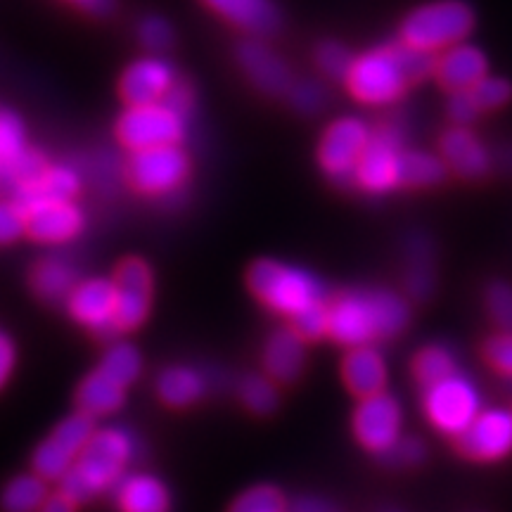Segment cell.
I'll return each mask as SVG.
<instances>
[{
    "label": "cell",
    "instance_id": "1",
    "mask_svg": "<svg viewBox=\"0 0 512 512\" xmlns=\"http://www.w3.org/2000/svg\"><path fill=\"white\" fill-rule=\"evenodd\" d=\"M411 323V304L392 290H349L330 302L328 337L342 347H373L401 335Z\"/></svg>",
    "mask_w": 512,
    "mask_h": 512
},
{
    "label": "cell",
    "instance_id": "2",
    "mask_svg": "<svg viewBox=\"0 0 512 512\" xmlns=\"http://www.w3.org/2000/svg\"><path fill=\"white\" fill-rule=\"evenodd\" d=\"M136 456V439L124 427H105L93 434L88 446L76 460L67 477L60 482V491L76 505L93 501L105 491H114L126 477V467Z\"/></svg>",
    "mask_w": 512,
    "mask_h": 512
},
{
    "label": "cell",
    "instance_id": "3",
    "mask_svg": "<svg viewBox=\"0 0 512 512\" xmlns=\"http://www.w3.org/2000/svg\"><path fill=\"white\" fill-rule=\"evenodd\" d=\"M247 285L266 309L290 320L313 306L328 304V292L316 275L278 259H256L247 271Z\"/></svg>",
    "mask_w": 512,
    "mask_h": 512
},
{
    "label": "cell",
    "instance_id": "4",
    "mask_svg": "<svg viewBox=\"0 0 512 512\" xmlns=\"http://www.w3.org/2000/svg\"><path fill=\"white\" fill-rule=\"evenodd\" d=\"M475 29V12L465 0H434L415 8L401 24V41L425 53L465 43Z\"/></svg>",
    "mask_w": 512,
    "mask_h": 512
},
{
    "label": "cell",
    "instance_id": "5",
    "mask_svg": "<svg viewBox=\"0 0 512 512\" xmlns=\"http://www.w3.org/2000/svg\"><path fill=\"white\" fill-rule=\"evenodd\" d=\"M411 86L394 46H382L358 55L347 76V88L363 105H392Z\"/></svg>",
    "mask_w": 512,
    "mask_h": 512
},
{
    "label": "cell",
    "instance_id": "6",
    "mask_svg": "<svg viewBox=\"0 0 512 512\" xmlns=\"http://www.w3.org/2000/svg\"><path fill=\"white\" fill-rule=\"evenodd\" d=\"M192 162L181 145L131 152L126 162V181L145 197H169L188 183Z\"/></svg>",
    "mask_w": 512,
    "mask_h": 512
},
{
    "label": "cell",
    "instance_id": "7",
    "mask_svg": "<svg viewBox=\"0 0 512 512\" xmlns=\"http://www.w3.org/2000/svg\"><path fill=\"white\" fill-rule=\"evenodd\" d=\"M422 408L434 430L458 439L482 413V396L470 377L456 373L425 389Z\"/></svg>",
    "mask_w": 512,
    "mask_h": 512
},
{
    "label": "cell",
    "instance_id": "8",
    "mask_svg": "<svg viewBox=\"0 0 512 512\" xmlns=\"http://www.w3.org/2000/svg\"><path fill=\"white\" fill-rule=\"evenodd\" d=\"M117 138L128 152L181 145L185 138V117L166 102L128 107L117 121Z\"/></svg>",
    "mask_w": 512,
    "mask_h": 512
},
{
    "label": "cell",
    "instance_id": "9",
    "mask_svg": "<svg viewBox=\"0 0 512 512\" xmlns=\"http://www.w3.org/2000/svg\"><path fill=\"white\" fill-rule=\"evenodd\" d=\"M95 432H98L95 430V420L88 418V415L74 413L64 418L53 434L34 451L31 463H34L36 475L46 479V482H62L72 472L76 460H79L83 448L88 446Z\"/></svg>",
    "mask_w": 512,
    "mask_h": 512
},
{
    "label": "cell",
    "instance_id": "10",
    "mask_svg": "<svg viewBox=\"0 0 512 512\" xmlns=\"http://www.w3.org/2000/svg\"><path fill=\"white\" fill-rule=\"evenodd\" d=\"M373 131L366 121L342 117L325 128L318 143V164L335 181H354V171L370 145Z\"/></svg>",
    "mask_w": 512,
    "mask_h": 512
},
{
    "label": "cell",
    "instance_id": "11",
    "mask_svg": "<svg viewBox=\"0 0 512 512\" xmlns=\"http://www.w3.org/2000/svg\"><path fill=\"white\" fill-rule=\"evenodd\" d=\"M114 287H117V316L114 330L133 332L145 323L152 309V294H155V275L145 259L126 256L119 261L114 271Z\"/></svg>",
    "mask_w": 512,
    "mask_h": 512
},
{
    "label": "cell",
    "instance_id": "12",
    "mask_svg": "<svg viewBox=\"0 0 512 512\" xmlns=\"http://www.w3.org/2000/svg\"><path fill=\"white\" fill-rule=\"evenodd\" d=\"M401 422L399 401L392 394L382 392L358 401L351 425L358 444L384 458L401 441Z\"/></svg>",
    "mask_w": 512,
    "mask_h": 512
},
{
    "label": "cell",
    "instance_id": "13",
    "mask_svg": "<svg viewBox=\"0 0 512 512\" xmlns=\"http://www.w3.org/2000/svg\"><path fill=\"white\" fill-rule=\"evenodd\" d=\"M401 136L394 128H380L370 138L361 162L354 171V183L370 195H384L401 188Z\"/></svg>",
    "mask_w": 512,
    "mask_h": 512
},
{
    "label": "cell",
    "instance_id": "14",
    "mask_svg": "<svg viewBox=\"0 0 512 512\" xmlns=\"http://www.w3.org/2000/svg\"><path fill=\"white\" fill-rule=\"evenodd\" d=\"M460 456L477 463H494L512 453V411L491 408L456 439Z\"/></svg>",
    "mask_w": 512,
    "mask_h": 512
},
{
    "label": "cell",
    "instance_id": "15",
    "mask_svg": "<svg viewBox=\"0 0 512 512\" xmlns=\"http://www.w3.org/2000/svg\"><path fill=\"white\" fill-rule=\"evenodd\" d=\"M178 76L169 62L162 57H143L128 64L121 74L119 93L128 107L159 105L176 86Z\"/></svg>",
    "mask_w": 512,
    "mask_h": 512
},
{
    "label": "cell",
    "instance_id": "16",
    "mask_svg": "<svg viewBox=\"0 0 512 512\" xmlns=\"http://www.w3.org/2000/svg\"><path fill=\"white\" fill-rule=\"evenodd\" d=\"M67 311L83 328L100 332L114 330V316H117V287L110 278L81 280L76 290L69 294Z\"/></svg>",
    "mask_w": 512,
    "mask_h": 512
},
{
    "label": "cell",
    "instance_id": "17",
    "mask_svg": "<svg viewBox=\"0 0 512 512\" xmlns=\"http://www.w3.org/2000/svg\"><path fill=\"white\" fill-rule=\"evenodd\" d=\"M235 57H238L240 69L245 72L247 79L261 93L287 95L292 91L294 79L290 64L275 53L271 46H266L261 38H247V41H242Z\"/></svg>",
    "mask_w": 512,
    "mask_h": 512
},
{
    "label": "cell",
    "instance_id": "18",
    "mask_svg": "<svg viewBox=\"0 0 512 512\" xmlns=\"http://www.w3.org/2000/svg\"><path fill=\"white\" fill-rule=\"evenodd\" d=\"M27 235L41 245H64L79 238L86 228V214L76 202H43L24 209Z\"/></svg>",
    "mask_w": 512,
    "mask_h": 512
},
{
    "label": "cell",
    "instance_id": "19",
    "mask_svg": "<svg viewBox=\"0 0 512 512\" xmlns=\"http://www.w3.org/2000/svg\"><path fill=\"white\" fill-rule=\"evenodd\" d=\"M439 152L448 171L465 178V181H479V178L489 176L491 166H494L491 150L472 128H448L439 140Z\"/></svg>",
    "mask_w": 512,
    "mask_h": 512
},
{
    "label": "cell",
    "instance_id": "20",
    "mask_svg": "<svg viewBox=\"0 0 512 512\" xmlns=\"http://www.w3.org/2000/svg\"><path fill=\"white\" fill-rule=\"evenodd\" d=\"M437 81L448 93H470L479 81L489 76V60L484 50L470 43L448 48L437 60Z\"/></svg>",
    "mask_w": 512,
    "mask_h": 512
},
{
    "label": "cell",
    "instance_id": "21",
    "mask_svg": "<svg viewBox=\"0 0 512 512\" xmlns=\"http://www.w3.org/2000/svg\"><path fill=\"white\" fill-rule=\"evenodd\" d=\"M228 24L256 38H266L280 29V10L273 0H202Z\"/></svg>",
    "mask_w": 512,
    "mask_h": 512
},
{
    "label": "cell",
    "instance_id": "22",
    "mask_svg": "<svg viewBox=\"0 0 512 512\" xmlns=\"http://www.w3.org/2000/svg\"><path fill=\"white\" fill-rule=\"evenodd\" d=\"M264 366L266 375L273 382L292 384L302 377L306 368V347L304 339L297 335L292 328L275 330L266 339L264 347Z\"/></svg>",
    "mask_w": 512,
    "mask_h": 512
},
{
    "label": "cell",
    "instance_id": "23",
    "mask_svg": "<svg viewBox=\"0 0 512 512\" xmlns=\"http://www.w3.org/2000/svg\"><path fill=\"white\" fill-rule=\"evenodd\" d=\"M342 377L351 394L368 399L387 387V363L375 347L349 349L342 361Z\"/></svg>",
    "mask_w": 512,
    "mask_h": 512
},
{
    "label": "cell",
    "instance_id": "24",
    "mask_svg": "<svg viewBox=\"0 0 512 512\" xmlns=\"http://www.w3.org/2000/svg\"><path fill=\"white\" fill-rule=\"evenodd\" d=\"M119 512H171V496L162 479L145 472L126 475L114 486Z\"/></svg>",
    "mask_w": 512,
    "mask_h": 512
},
{
    "label": "cell",
    "instance_id": "25",
    "mask_svg": "<svg viewBox=\"0 0 512 512\" xmlns=\"http://www.w3.org/2000/svg\"><path fill=\"white\" fill-rule=\"evenodd\" d=\"M81 190V178L72 166L50 164V169L34 183L24 185V188L15 190V202L22 209L34 207V204L43 202H74V197Z\"/></svg>",
    "mask_w": 512,
    "mask_h": 512
},
{
    "label": "cell",
    "instance_id": "26",
    "mask_svg": "<svg viewBox=\"0 0 512 512\" xmlns=\"http://www.w3.org/2000/svg\"><path fill=\"white\" fill-rule=\"evenodd\" d=\"M79 271H76L74 264H69L67 259L62 256H46L38 264L31 268L29 275V285L31 292L36 294L41 302L48 304H57V302H67L69 294L76 290L79 285Z\"/></svg>",
    "mask_w": 512,
    "mask_h": 512
},
{
    "label": "cell",
    "instance_id": "27",
    "mask_svg": "<svg viewBox=\"0 0 512 512\" xmlns=\"http://www.w3.org/2000/svg\"><path fill=\"white\" fill-rule=\"evenodd\" d=\"M126 403V389L105 377L100 370H93L76 387V408L88 418H107L121 411Z\"/></svg>",
    "mask_w": 512,
    "mask_h": 512
},
{
    "label": "cell",
    "instance_id": "28",
    "mask_svg": "<svg viewBox=\"0 0 512 512\" xmlns=\"http://www.w3.org/2000/svg\"><path fill=\"white\" fill-rule=\"evenodd\" d=\"M207 392V377L197 368L169 366L157 375V396L171 408H188Z\"/></svg>",
    "mask_w": 512,
    "mask_h": 512
},
{
    "label": "cell",
    "instance_id": "29",
    "mask_svg": "<svg viewBox=\"0 0 512 512\" xmlns=\"http://www.w3.org/2000/svg\"><path fill=\"white\" fill-rule=\"evenodd\" d=\"M448 166L441 157L425 150H403L401 188H434L444 183Z\"/></svg>",
    "mask_w": 512,
    "mask_h": 512
},
{
    "label": "cell",
    "instance_id": "30",
    "mask_svg": "<svg viewBox=\"0 0 512 512\" xmlns=\"http://www.w3.org/2000/svg\"><path fill=\"white\" fill-rule=\"evenodd\" d=\"M48 501L46 479L38 475H17L5 484L0 494L3 512H38Z\"/></svg>",
    "mask_w": 512,
    "mask_h": 512
},
{
    "label": "cell",
    "instance_id": "31",
    "mask_svg": "<svg viewBox=\"0 0 512 512\" xmlns=\"http://www.w3.org/2000/svg\"><path fill=\"white\" fill-rule=\"evenodd\" d=\"M408 273H406V290L413 299L425 302L434 292V252L432 242L418 235V242L408 249Z\"/></svg>",
    "mask_w": 512,
    "mask_h": 512
},
{
    "label": "cell",
    "instance_id": "32",
    "mask_svg": "<svg viewBox=\"0 0 512 512\" xmlns=\"http://www.w3.org/2000/svg\"><path fill=\"white\" fill-rule=\"evenodd\" d=\"M98 370L119 387H131L143 373V356L140 351L128 342H114L107 347L105 354L100 358Z\"/></svg>",
    "mask_w": 512,
    "mask_h": 512
},
{
    "label": "cell",
    "instance_id": "33",
    "mask_svg": "<svg viewBox=\"0 0 512 512\" xmlns=\"http://www.w3.org/2000/svg\"><path fill=\"white\" fill-rule=\"evenodd\" d=\"M456 373V356H453V351L444 347V344H427V347H422L413 358V375L425 389L444 382L446 377Z\"/></svg>",
    "mask_w": 512,
    "mask_h": 512
},
{
    "label": "cell",
    "instance_id": "34",
    "mask_svg": "<svg viewBox=\"0 0 512 512\" xmlns=\"http://www.w3.org/2000/svg\"><path fill=\"white\" fill-rule=\"evenodd\" d=\"M242 406L254 415H271L280 403L278 387L266 375H247L240 380L238 387Z\"/></svg>",
    "mask_w": 512,
    "mask_h": 512
},
{
    "label": "cell",
    "instance_id": "35",
    "mask_svg": "<svg viewBox=\"0 0 512 512\" xmlns=\"http://www.w3.org/2000/svg\"><path fill=\"white\" fill-rule=\"evenodd\" d=\"M228 512H290L283 491L273 484H256L230 503Z\"/></svg>",
    "mask_w": 512,
    "mask_h": 512
},
{
    "label": "cell",
    "instance_id": "36",
    "mask_svg": "<svg viewBox=\"0 0 512 512\" xmlns=\"http://www.w3.org/2000/svg\"><path fill=\"white\" fill-rule=\"evenodd\" d=\"M24 124L15 112L0 107V171L27 152Z\"/></svg>",
    "mask_w": 512,
    "mask_h": 512
},
{
    "label": "cell",
    "instance_id": "37",
    "mask_svg": "<svg viewBox=\"0 0 512 512\" xmlns=\"http://www.w3.org/2000/svg\"><path fill=\"white\" fill-rule=\"evenodd\" d=\"M48 169H50V162L43 152L27 150L22 157L15 159L10 166H5V169L0 171V178H3L12 190H19L24 188V185L34 183L36 178H41Z\"/></svg>",
    "mask_w": 512,
    "mask_h": 512
},
{
    "label": "cell",
    "instance_id": "38",
    "mask_svg": "<svg viewBox=\"0 0 512 512\" xmlns=\"http://www.w3.org/2000/svg\"><path fill=\"white\" fill-rule=\"evenodd\" d=\"M394 50H396V57H399L403 72H406L408 81H411V83L425 81L427 76L437 74V60H439V57L434 53H425V50L406 46L403 41L394 43Z\"/></svg>",
    "mask_w": 512,
    "mask_h": 512
},
{
    "label": "cell",
    "instance_id": "39",
    "mask_svg": "<svg viewBox=\"0 0 512 512\" xmlns=\"http://www.w3.org/2000/svg\"><path fill=\"white\" fill-rule=\"evenodd\" d=\"M354 62H356V57L351 55L349 50L337 41H325L316 48L318 69L323 74H328L330 79H344V81H347V76L351 72V67H354Z\"/></svg>",
    "mask_w": 512,
    "mask_h": 512
},
{
    "label": "cell",
    "instance_id": "40",
    "mask_svg": "<svg viewBox=\"0 0 512 512\" xmlns=\"http://www.w3.org/2000/svg\"><path fill=\"white\" fill-rule=\"evenodd\" d=\"M484 304L486 313L498 325V330L512 332V285L503 283V280L491 283L486 287Z\"/></svg>",
    "mask_w": 512,
    "mask_h": 512
},
{
    "label": "cell",
    "instance_id": "41",
    "mask_svg": "<svg viewBox=\"0 0 512 512\" xmlns=\"http://www.w3.org/2000/svg\"><path fill=\"white\" fill-rule=\"evenodd\" d=\"M470 93L479 105V110L494 112L501 110V107H505L512 100V83L503 79V76H486Z\"/></svg>",
    "mask_w": 512,
    "mask_h": 512
},
{
    "label": "cell",
    "instance_id": "42",
    "mask_svg": "<svg viewBox=\"0 0 512 512\" xmlns=\"http://www.w3.org/2000/svg\"><path fill=\"white\" fill-rule=\"evenodd\" d=\"M290 328L297 332L304 342H316V339H323L330 330V302L318 304L309 311L299 313L297 318H292Z\"/></svg>",
    "mask_w": 512,
    "mask_h": 512
},
{
    "label": "cell",
    "instance_id": "43",
    "mask_svg": "<svg viewBox=\"0 0 512 512\" xmlns=\"http://www.w3.org/2000/svg\"><path fill=\"white\" fill-rule=\"evenodd\" d=\"M484 361L489 368H494L498 375L512 380V332H501L491 335L484 342Z\"/></svg>",
    "mask_w": 512,
    "mask_h": 512
},
{
    "label": "cell",
    "instance_id": "44",
    "mask_svg": "<svg viewBox=\"0 0 512 512\" xmlns=\"http://www.w3.org/2000/svg\"><path fill=\"white\" fill-rule=\"evenodd\" d=\"M138 38L150 53H164L174 43V29L162 17H145L138 27Z\"/></svg>",
    "mask_w": 512,
    "mask_h": 512
},
{
    "label": "cell",
    "instance_id": "45",
    "mask_svg": "<svg viewBox=\"0 0 512 512\" xmlns=\"http://www.w3.org/2000/svg\"><path fill=\"white\" fill-rule=\"evenodd\" d=\"M27 235V214L17 202H0V247Z\"/></svg>",
    "mask_w": 512,
    "mask_h": 512
},
{
    "label": "cell",
    "instance_id": "46",
    "mask_svg": "<svg viewBox=\"0 0 512 512\" xmlns=\"http://www.w3.org/2000/svg\"><path fill=\"white\" fill-rule=\"evenodd\" d=\"M292 107L302 114H316L325 105V91L316 81H299L294 83L292 91L287 93Z\"/></svg>",
    "mask_w": 512,
    "mask_h": 512
},
{
    "label": "cell",
    "instance_id": "47",
    "mask_svg": "<svg viewBox=\"0 0 512 512\" xmlns=\"http://www.w3.org/2000/svg\"><path fill=\"white\" fill-rule=\"evenodd\" d=\"M425 444L418 437H401L392 451L387 453L382 460L389 467H413L425 460Z\"/></svg>",
    "mask_w": 512,
    "mask_h": 512
},
{
    "label": "cell",
    "instance_id": "48",
    "mask_svg": "<svg viewBox=\"0 0 512 512\" xmlns=\"http://www.w3.org/2000/svg\"><path fill=\"white\" fill-rule=\"evenodd\" d=\"M446 114L448 119L453 121V126L470 128V124L479 117V114H482V110H479V105L475 102V98H472V93H453L448 95Z\"/></svg>",
    "mask_w": 512,
    "mask_h": 512
},
{
    "label": "cell",
    "instance_id": "49",
    "mask_svg": "<svg viewBox=\"0 0 512 512\" xmlns=\"http://www.w3.org/2000/svg\"><path fill=\"white\" fill-rule=\"evenodd\" d=\"M15 363H17L15 342H12L5 332H0V389L8 384L12 370H15Z\"/></svg>",
    "mask_w": 512,
    "mask_h": 512
},
{
    "label": "cell",
    "instance_id": "50",
    "mask_svg": "<svg viewBox=\"0 0 512 512\" xmlns=\"http://www.w3.org/2000/svg\"><path fill=\"white\" fill-rule=\"evenodd\" d=\"M192 88H190V83H185L183 79H178L176 81V86L171 88V93L166 95V105L169 107H174L176 112H181L183 117H188V112L192 110Z\"/></svg>",
    "mask_w": 512,
    "mask_h": 512
},
{
    "label": "cell",
    "instance_id": "51",
    "mask_svg": "<svg viewBox=\"0 0 512 512\" xmlns=\"http://www.w3.org/2000/svg\"><path fill=\"white\" fill-rule=\"evenodd\" d=\"M67 3L76 5V8L93 17H107L117 8V0H67Z\"/></svg>",
    "mask_w": 512,
    "mask_h": 512
},
{
    "label": "cell",
    "instance_id": "52",
    "mask_svg": "<svg viewBox=\"0 0 512 512\" xmlns=\"http://www.w3.org/2000/svg\"><path fill=\"white\" fill-rule=\"evenodd\" d=\"M290 512H337L335 508L328 501H323V498H299V501H294L290 505Z\"/></svg>",
    "mask_w": 512,
    "mask_h": 512
},
{
    "label": "cell",
    "instance_id": "53",
    "mask_svg": "<svg viewBox=\"0 0 512 512\" xmlns=\"http://www.w3.org/2000/svg\"><path fill=\"white\" fill-rule=\"evenodd\" d=\"M38 512H76V503L69 496H64L62 491H57V494L48 496V501Z\"/></svg>",
    "mask_w": 512,
    "mask_h": 512
},
{
    "label": "cell",
    "instance_id": "54",
    "mask_svg": "<svg viewBox=\"0 0 512 512\" xmlns=\"http://www.w3.org/2000/svg\"><path fill=\"white\" fill-rule=\"evenodd\" d=\"M505 162H508V166H512V150L505 152Z\"/></svg>",
    "mask_w": 512,
    "mask_h": 512
},
{
    "label": "cell",
    "instance_id": "55",
    "mask_svg": "<svg viewBox=\"0 0 512 512\" xmlns=\"http://www.w3.org/2000/svg\"><path fill=\"white\" fill-rule=\"evenodd\" d=\"M382 512H401V510H382Z\"/></svg>",
    "mask_w": 512,
    "mask_h": 512
}]
</instances>
